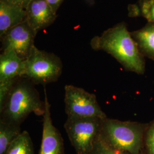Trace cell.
Wrapping results in <instances>:
<instances>
[{"label":"cell","instance_id":"obj_1","mask_svg":"<svg viewBox=\"0 0 154 154\" xmlns=\"http://www.w3.org/2000/svg\"><path fill=\"white\" fill-rule=\"evenodd\" d=\"M94 50H102L114 57L128 71L142 74L145 62L138 45L125 23H119L91 40Z\"/></svg>","mask_w":154,"mask_h":154},{"label":"cell","instance_id":"obj_2","mask_svg":"<svg viewBox=\"0 0 154 154\" xmlns=\"http://www.w3.org/2000/svg\"><path fill=\"white\" fill-rule=\"evenodd\" d=\"M44 101H42L34 84L25 77L18 78L0 108V120L20 126L31 113L43 116Z\"/></svg>","mask_w":154,"mask_h":154},{"label":"cell","instance_id":"obj_3","mask_svg":"<svg viewBox=\"0 0 154 154\" xmlns=\"http://www.w3.org/2000/svg\"><path fill=\"white\" fill-rule=\"evenodd\" d=\"M143 130L130 122L105 119L102 122L100 137L110 147L130 154H139Z\"/></svg>","mask_w":154,"mask_h":154},{"label":"cell","instance_id":"obj_4","mask_svg":"<svg viewBox=\"0 0 154 154\" xmlns=\"http://www.w3.org/2000/svg\"><path fill=\"white\" fill-rule=\"evenodd\" d=\"M62 72L60 58L53 53L38 49L35 45L27 58L22 77L34 85H46L57 81Z\"/></svg>","mask_w":154,"mask_h":154},{"label":"cell","instance_id":"obj_5","mask_svg":"<svg viewBox=\"0 0 154 154\" xmlns=\"http://www.w3.org/2000/svg\"><path fill=\"white\" fill-rule=\"evenodd\" d=\"M97 118L67 117L64 127L77 154H88L99 137L102 122Z\"/></svg>","mask_w":154,"mask_h":154},{"label":"cell","instance_id":"obj_6","mask_svg":"<svg viewBox=\"0 0 154 154\" xmlns=\"http://www.w3.org/2000/svg\"><path fill=\"white\" fill-rule=\"evenodd\" d=\"M65 111L67 117L97 118L102 120L107 116L102 110L95 94L71 85L65 86Z\"/></svg>","mask_w":154,"mask_h":154},{"label":"cell","instance_id":"obj_7","mask_svg":"<svg viewBox=\"0 0 154 154\" xmlns=\"http://www.w3.org/2000/svg\"><path fill=\"white\" fill-rule=\"evenodd\" d=\"M36 34L25 21L1 37L2 51H12L25 60L33 48Z\"/></svg>","mask_w":154,"mask_h":154},{"label":"cell","instance_id":"obj_8","mask_svg":"<svg viewBox=\"0 0 154 154\" xmlns=\"http://www.w3.org/2000/svg\"><path fill=\"white\" fill-rule=\"evenodd\" d=\"M25 60L12 51H2L0 55V108L17 79L22 77Z\"/></svg>","mask_w":154,"mask_h":154},{"label":"cell","instance_id":"obj_9","mask_svg":"<svg viewBox=\"0 0 154 154\" xmlns=\"http://www.w3.org/2000/svg\"><path fill=\"white\" fill-rule=\"evenodd\" d=\"M45 112L43 115V130L38 154H63V140L51 119L50 104L46 88H44Z\"/></svg>","mask_w":154,"mask_h":154},{"label":"cell","instance_id":"obj_10","mask_svg":"<svg viewBox=\"0 0 154 154\" xmlns=\"http://www.w3.org/2000/svg\"><path fill=\"white\" fill-rule=\"evenodd\" d=\"M25 10V21L36 34L40 30L49 26L57 16V12L46 0H33Z\"/></svg>","mask_w":154,"mask_h":154},{"label":"cell","instance_id":"obj_11","mask_svg":"<svg viewBox=\"0 0 154 154\" xmlns=\"http://www.w3.org/2000/svg\"><path fill=\"white\" fill-rule=\"evenodd\" d=\"M26 10L0 1V36L25 21Z\"/></svg>","mask_w":154,"mask_h":154},{"label":"cell","instance_id":"obj_12","mask_svg":"<svg viewBox=\"0 0 154 154\" xmlns=\"http://www.w3.org/2000/svg\"><path fill=\"white\" fill-rule=\"evenodd\" d=\"M130 33L142 55L154 60V22Z\"/></svg>","mask_w":154,"mask_h":154},{"label":"cell","instance_id":"obj_13","mask_svg":"<svg viewBox=\"0 0 154 154\" xmlns=\"http://www.w3.org/2000/svg\"><path fill=\"white\" fill-rule=\"evenodd\" d=\"M21 132L20 126L0 120V154H5L11 142Z\"/></svg>","mask_w":154,"mask_h":154},{"label":"cell","instance_id":"obj_14","mask_svg":"<svg viewBox=\"0 0 154 154\" xmlns=\"http://www.w3.org/2000/svg\"><path fill=\"white\" fill-rule=\"evenodd\" d=\"M5 154H35L33 142L27 131H23L7 149Z\"/></svg>","mask_w":154,"mask_h":154},{"label":"cell","instance_id":"obj_15","mask_svg":"<svg viewBox=\"0 0 154 154\" xmlns=\"http://www.w3.org/2000/svg\"><path fill=\"white\" fill-rule=\"evenodd\" d=\"M128 16L142 17L149 22H154V0H139L128 6Z\"/></svg>","mask_w":154,"mask_h":154},{"label":"cell","instance_id":"obj_16","mask_svg":"<svg viewBox=\"0 0 154 154\" xmlns=\"http://www.w3.org/2000/svg\"><path fill=\"white\" fill-rule=\"evenodd\" d=\"M100 135V134H99ZM88 154H130L110 147L100 138V136L94 144L93 149Z\"/></svg>","mask_w":154,"mask_h":154},{"label":"cell","instance_id":"obj_17","mask_svg":"<svg viewBox=\"0 0 154 154\" xmlns=\"http://www.w3.org/2000/svg\"><path fill=\"white\" fill-rule=\"evenodd\" d=\"M146 145L149 154H154V122L147 133Z\"/></svg>","mask_w":154,"mask_h":154},{"label":"cell","instance_id":"obj_18","mask_svg":"<svg viewBox=\"0 0 154 154\" xmlns=\"http://www.w3.org/2000/svg\"><path fill=\"white\" fill-rule=\"evenodd\" d=\"M0 1L11 5L19 6L23 9H26L28 5L33 0H0Z\"/></svg>","mask_w":154,"mask_h":154},{"label":"cell","instance_id":"obj_19","mask_svg":"<svg viewBox=\"0 0 154 154\" xmlns=\"http://www.w3.org/2000/svg\"><path fill=\"white\" fill-rule=\"evenodd\" d=\"M46 1L52 7L53 10L57 12V11L58 10L63 0H46Z\"/></svg>","mask_w":154,"mask_h":154}]
</instances>
